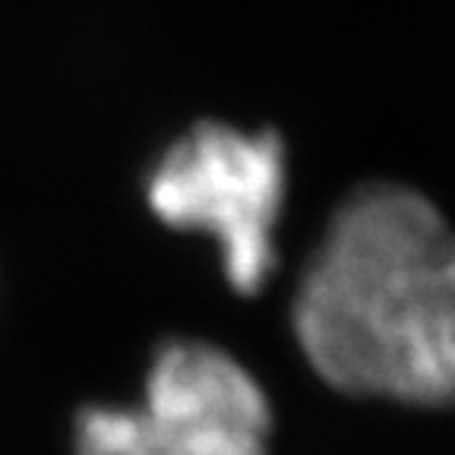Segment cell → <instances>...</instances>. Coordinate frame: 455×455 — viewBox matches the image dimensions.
<instances>
[{"label":"cell","instance_id":"obj_2","mask_svg":"<svg viewBox=\"0 0 455 455\" xmlns=\"http://www.w3.org/2000/svg\"><path fill=\"white\" fill-rule=\"evenodd\" d=\"M272 405L259 379L209 341L156 351L133 405H89L73 424L76 455H269Z\"/></svg>","mask_w":455,"mask_h":455},{"label":"cell","instance_id":"obj_3","mask_svg":"<svg viewBox=\"0 0 455 455\" xmlns=\"http://www.w3.org/2000/svg\"><path fill=\"white\" fill-rule=\"evenodd\" d=\"M282 199L284 149L272 130L199 124L149 178L152 212L174 228L212 235L228 282L241 294L259 291L275 266Z\"/></svg>","mask_w":455,"mask_h":455},{"label":"cell","instance_id":"obj_1","mask_svg":"<svg viewBox=\"0 0 455 455\" xmlns=\"http://www.w3.org/2000/svg\"><path fill=\"white\" fill-rule=\"evenodd\" d=\"M291 323L332 389L455 405V231L408 187H361L332 215Z\"/></svg>","mask_w":455,"mask_h":455}]
</instances>
